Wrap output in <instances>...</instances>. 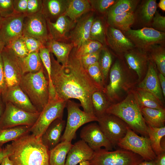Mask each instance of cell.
Returning <instances> with one entry per match:
<instances>
[{"instance_id": "obj_36", "label": "cell", "mask_w": 165, "mask_h": 165, "mask_svg": "<svg viewBox=\"0 0 165 165\" xmlns=\"http://www.w3.org/2000/svg\"><path fill=\"white\" fill-rule=\"evenodd\" d=\"M146 52L150 59L155 64L158 72L165 76V45H154Z\"/></svg>"}, {"instance_id": "obj_11", "label": "cell", "mask_w": 165, "mask_h": 165, "mask_svg": "<svg viewBox=\"0 0 165 165\" xmlns=\"http://www.w3.org/2000/svg\"><path fill=\"white\" fill-rule=\"evenodd\" d=\"M123 32L136 48L146 52L154 45L165 44V32L152 28L144 27L138 29L130 28Z\"/></svg>"}, {"instance_id": "obj_16", "label": "cell", "mask_w": 165, "mask_h": 165, "mask_svg": "<svg viewBox=\"0 0 165 165\" xmlns=\"http://www.w3.org/2000/svg\"><path fill=\"white\" fill-rule=\"evenodd\" d=\"M25 18L23 35L36 38L45 45L49 38L46 20L42 12Z\"/></svg>"}, {"instance_id": "obj_18", "label": "cell", "mask_w": 165, "mask_h": 165, "mask_svg": "<svg viewBox=\"0 0 165 165\" xmlns=\"http://www.w3.org/2000/svg\"><path fill=\"white\" fill-rule=\"evenodd\" d=\"M106 38L107 45L116 54L117 56L123 57L125 52L135 47L132 42L122 31L107 24Z\"/></svg>"}, {"instance_id": "obj_13", "label": "cell", "mask_w": 165, "mask_h": 165, "mask_svg": "<svg viewBox=\"0 0 165 165\" xmlns=\"http://www.w3.org/2000/svg\"><path fill=\"white\" fill-rule=\"evenodd\" d=\"M98 125L113 146L125 135L129 127L123 120L112 114L106 113L98 118Z\"/></svg>"}, {"instance_id": "obj_6", "label": "cell", "mask_w": 165, "mask_h": 165, "mask_svg": "<svg viewBox=\"0 0 165 165\" xmlns=\"http://www.w3.org/2000/svg\"><path fill=\"white\" fill-rule=\"evenodd\" d=\"M80 106L70 99L67 101L65 107L68 112L67 119L61 142H71L75 138L76 132L80 127L91 122H97V118L81 110Z\"/></svg>"}, {"instance_id": "obj_60", "label": "cell", "mask_w": 165, "mask_h": 165, "mask_svg": "<svg viewBox=\"0 0 165 165\" xmlns=\"http://www.w3.org/2000/svg\"><path fill=\"white\" fill-rule=\"evenodd\" d=\"M79 165H90V164L89 160H85L80 162Z\"/></svg>"}, {"instance_id": "obj_56", "label": "cell", "mask_w": 165, "mask_h": 165, "mask_svg": "<svg viewBox=\"0 0 165 165\" xmlns=\"http://www.w3.org/2000/svg\"><path fill=\"white\" fill-rule=\"evenodd\" d=\"M4 103L2 96L0 95V121L5 108V104L4 105Z\"/></svg>"}, {"instance_id": "obj_61", "label": "cell", "mask_w": 165, "mask_h": 165, "mask_svg": "<svg viewBox=\"0 0 165 165\" xmlns=\"http://www.w3.org/2000/svg\"><path fill=\"white\" fill-rule=\"evenodd\" d=\"M5 46V45L4 43L0 40V51H2Z\"/></svg>"}, {"instance_id": "obj_55", "label": "cell", "mask_w": 165, "mask_h": 165, "mask_svg": "<svg viewBox=\"0 0 165 165\" xmlns=\"http://www.w3.org/2000/svg\"><path fill=\"white\" fill-rule=\"evenodd\" d=\"M7 156L8 157V154L5 148L0 147V164L4 159Z\"/></svg>"}, {"instance_id": "obj_25", "label": "cell", "mask_w": 165, "mask_h": 165, "mask_svg": "<svg viewBox=\"0 0 165 165\" xmlns=\"http://www.w3.org/2000/svg\"><path fill=\"white\" fill-rule=\"evenodd\" d=\"M66 122L62 118H58L48 126L40 139L43 144L50 150L61 141V134L65 127Z\"/></svg>"}, {"instance_id": "obj_30", "label": "cell", "mask_w": 165, "mask_h": 165, "mask_svg": "<svg viewBox=\"0 0 165 165\" xmlns=\"http://www.w3.org/2000/svg\"><path fill=\"white\" fill-rule=\"evenodd\" d=\"M72 145L71 142H61L49 150V165H65L67 155Z\"/></svg>"}, {"instance_id": "obj_57", "label": "cell", "mask_w": 165, "mask_h": 165, "mask_svg": "<svg viewBox=\"0 0 165 165\" xmlns=\"http://www.w3.org/2000/svg\"><path fill=\"white\" fill-rule=\"evenodd\" d=\"M0 165H14L8 156L5 157Z\"/></svg>"}, {"instance_id": "obj_34", "label": "cell", "mask_w": 165, "mask_h": 165, "mask_svg": "<svg viewBox=\"0 0 165 165\" xmlns=\"http://www.w3.org/2000/svg\"><path fill=\"white\" fill-rule=\"evenodd\" d=\"M38 53H30L25 57L19 58L24 75L35 73L44 68Z\"/></svg>"}, {"instance_id": "obj_53", "label": "cell", "mask_w": 165, "mask_h": 165, "mask_svg": "<svg viewBox=\"0 0 165 165\" xmlns=\"http://www.w3.org/2000/svg\"><path fill=\"white\" fill-rule=\"evenodd\" d=\"M158 76L164 97H165V76L158 72Z\"/></svg>"}, {"instance_id": "obj_3", "label": "cell", "mask_w": 165, "mask_h": 165, "mask_svg": "<svg viewBox=\"0 0 165 165\" xmlns=\"http://www.w3.org/2000/svg\"><path fill=\"white\" fill-rule=\"evenodd\" d=\"M117 57L110 70L109 81L104 92L111 105L121 101L123 95L138 83L137 75L128 66L123 57Z\"/></svg>"}, {"instance_id": "obj_47", "label": "cell", "mask_w": 165, "mask_h": 165, "mask_svg": "<svg viewBox=\"0 0 165 165\" xmlns=\"http://www.w3.org/2000/svg\"><path fill=\"white\" fill-rule=\"evenodd\" d=\"M13 0H0V15L3 18L15 13Z\"/></svg>"}, {"instance_id": "obj_24", "label": "cell", "mask_w": 165, "mask_h": 165, "mask_svg": "<svg viewBox=\"0 0 165 165\" xmlns=\"http://www.w3.org/2000/svg\"><path fill=\"white\" fill-rule=\"evenodd\" d=\"M94 151L82 140L72 145L66 158L65 165H77L81 162L90 160Z\"/></svg>"}, {"instance_id": "obj_52", "label": "cell", "mask_w": 165, "mask_h": 165, "mask_svg": "<svg viewBox=\"0 0 165 165\" xmlns=\"http://www.w3.org/2000/svg\"><path fill=\"white\" fill-rule=\"evenodd\" d=\"M1 52L0 51V95H2L7 88L4 75Z\"/></svg>"}, {"instance_id": "obj_49", "label": "cell", "mask_w": 165, "mask_h": 165, "mask_svg": "<svg viewBox=\"0 0 165 165\" xmlns=\"http://www.w3.org/2000/svg\"><path fill=\"white\" fill-rule=\"evenodd\" d=\"M42 7V0H28L27 9L24 14L25 17L41 12Z\"/></svg>"}, {"instance_id": "obj_23", "label": "cell", "mask_w": 165, "mask_h": 165, "mask_svg": "<svg viewBox=\"0 0 165 165\" xmlns=\"http://www.w3.org/2000/svg\"><path fill=\"white\" fill-rule=\"evenodd\" d=\"M156 0H141L134 13V23L140 28L150 27L152 20L157 11Z\"/></svg>"}, {"instance_id": "obj_10", "label": "cell", "mask_w": 165, "mask_h": 165, "mask_svg": "<svg viewBox=\"0 0 165 165\" xmlns=\"http://www.w3.org/2000/svg\"><path fill=\"white\" fill-rule=\"evenodd\" d=\"M5 104L4 110L0 121V129L20 126L31 127L36 121L40 113L27 112L9 102Z\"/></svg>"}, {"instance_id": "obj_2", "label": "cell", "mask_w": 165, "mask_h": 165, "mask_svg": "<svg viewBox=\"0 0 165 165\" xmlns=\"http://www.w3.org/2000/svg\"><path fill=\"white\" fill-rule=\"evenodd\" d=\"M14 165H49V151L40 138L30 134L5 147Z\"/></svg>"}, {"instance_id": "obj_51", "label": "cell", "mask_w": 165, "mask_h": 165, "mask_svg": "<svg viewBox=\"0 0 165 165\" xmlns=\"http://www.w3.org/2000/svg\"><path fill=\"white\" fill-rule=\"evenodd\" d=\"M13 2L15 13L24 15L27 9L28 0H13Z\"/></svg>"}, {"instance_id": "obj_20", "label": "cell", "mask_w": 165, "mask_h": 165, "mask_svg": "<svg viewBox=\"0 0 165 165\" xmlns=\"http://www.w3.org/2000/svg\"><path fill=\"white\" fill-rule=\"evenodd\" d=\"M1 96L4 103H10L16 107L27 112H39L19 85L7 88Z\"/></svg>"}, {"instance_id": "obj_50", "label": "cell", "mask_w": 165, "mask_h": 165, "mask_svg": "<svg viewBox=\"0 0 165 165\" xmlns=\"http://www.w3.org/2000/svg\"><path fill=\"white\" fill-rule=\"evenodd\" d=\"M151 28L158 31L165 32V16L156 11L152 20Z\"/></svg>"}, {"instance_id": "obj_44", "label": "cell", "mask_w": 165, "mask_h": 165, "mask_svg": "<svg viewBox=\"0 0 165 165\" xmlns=\"http://www.w3.org/2000/svg\"><path fill=\"white\" fill-rule=\"evenodd\" d=\"M5 46L11 49L16 56L20 58L25 57L29 54L22 36Z\"/></svg>"}, {"instance_id": "obj_19", "label": "cell", "mask_w": 165, "mask_h": 165, "mask_svg": "<svg viewBox=\"0 0 165 165\" xmlns=\"http://www.w3.org/2000/svg\"><path fill=\"white\" fill-rule=\"evenodd\" d=\"M49 39L64 42L69 39L70 32L76 22L63 15L54 22L46 20Z\"/></svg>"}, {"instance_id": "obj_33", "label": "cell", "mask_w": 165, "mask_h": 165, "mask_svg": "<svg viewBox=\"0 0 165 165\" xmlns=\"http://www.w3.org/2000/svg\"><path fill=\"white\" fill-rule=\"evenodd\" d=\"M31 127L20 126L0 129V147L5 143L16 141L22 137L30 134Z\"/></svg>"}, {"instance_id": "obj_7", "label": "cell", "mask_w": 165, "mask_h": 165, "mask_svg": "<svg viewBox=\"0 0 165 165\" xmlns=\"http://www.w3.org/2000/svg\"><path fill=\"white\" fill-rule=\"evenodd\" d=\"M144 160L139 155L124 149L109 151L105 149L94 151L90 165H137Z\"/></svg>"}, {"instance_id": "obj_27", "label": "cell", "mask_w": 165, "mask_h": 165, "mask_svg": "<svg viewBox=\"0 0 165 165\" xmlns=\"http://www.w3.org/2000/svg\"><path fill=\"white\" fill-rule=\"evenodd\" d=\"M45 46L56 57L57 61L62 66L68 64L70 53L74 48L72 43H66L49 39Z\"/></svg>"}, {"instance_id": "obj_9", "label": "cell", "mask_w": 165, "mask_h": 165, "mask_svg": "<svg viewBox=\"0 0 165 165\" xmlns=\"http://www.w3.org/2000/svg\"><path fill=\"white\" fill-rule=\"evenodd\" d=\"M117 145L123 149L139 155L145 161L155 160L157 157L149 138L139 136L129 127L125 136L118 141Z\"/></svg>"}, {"instance_id": "obj_4", "label": "cell", "mask_w": 165, "mask_h": 165, "mask_svg": "<svg viewBox=\"0 0 165 165\" xmlns=\"http://www.w3.org/2000/svg\"><path fill=\"white\" fill-rule=\"evenodd\" d=\"M106 113L118 117L134 132L148 138V126L132 90L127 93L123 99L111 105Z\"/></svg>"}, {"instance_id": "obj_43", "label": "cell", "mask_w": 165, "mask_h": 165, "mask_svg": "<svg viewBox=\"0 0 165 165\" xmlns=\"http://www.w3.org/2000/svg\"><path fill=\"white\" fill-rule=\"evenodd\" d=\"M39 54L44 68L46 70L49 82V86L53 85L51 79V60L50 52L45 46L39 50Z\"/></svg>"}, {"instance_id": "obj_12", "label": "cell", "mask_w": 165, "mask_h": 165, "mask_svg": "<svg viewBox=\"0 0 165 165\" xmlns=\"http://www.w3.org/2000/svg\"><path fill=\"white\" fill-rule=\"evenodd\" d=\"M1 53L7 88L19 85L24 74L19 57L11 49L6 46H4Z\"/></svg>"}, {"instance_id": "obj_45", "label": "cell", "mask_w": 165, "mask_h": 165, "mask_svg": "<svg viewBox=\"0 0 165 165\" xmlns=\"http://www.w3.org/2000/svg\"><path fill=\"white\" fill-rule=\"evenodd\" d=\"M118 0H89L92 10L101 14H106L109 8Z\"/></svg>"}, {"instance_id": "obj_39", "label": "cell", "mask_w": 165, "mask_h": 165, "mask_svg": "<svg viewBox=\"0 0 165 165\" xmlns=\"http://www.w3.org/2000/svg\"><path fill=\"white\" fill-rule=\"evenodd\" d=\"M147 126L148 138L152 149L157 156L165 152V148L162 147L160 142L165 135V127L157 128Z\"/></svg>"}, {"instance_id": "obj_37", "label": "cell", "mask_w": 165, "mask_h": 165, "mask_svg": "<svg viewBox=\"0 0 165 165\" xmlns=\"http://www.w3.org/2000/svg\"><path fill=\"white\" fill-rule=\"evenodd\" d=\"M93 110L94 116L98 118L106 113V111L111 105L105 94L97 90L92 96Z\"/></svg>"}, {"instance_id": "obj_29", "label": "cell", "mask_w": 165, "mask_h": 165, "mask_svg": "<svg viewBox=\"0 0 165 165\" xmlns=\"http://www.w3.org/2000/svg\"><path fill=\"white\" fill-rule=\"evenodd\" d=\"M91 10L88 0H70L68 7L64 15L76 22L82 16Z\"/></svg>"}, {"instance_id": "obj_22", "label": "cell", "mask_w": 165, "mask_h": 165, "mask_svg": "<svg viewBox=\"0 0 165 165\" xmlns=\"http://www.w3.org/2000/svg\"><path fill=\"white\" fill-rule=\"evenodd\" d=\"M158 73L155 64L150 59L145 77L136 87L151 93L164 104V97L159 83Z\"/></svg>"}, {"instance_id": "obj_48", "label": "cell", "mask_w": 165, "mask_h": 165, "mask_svg": "<svg viewBox=\"0 0 165 165\" xmlns=\"http://www.w3.org/2000/svg\"><path fill=\"white\" fill-rule=\"evenodd\" d=\"M101 50L80 57L82 65L86 70L90 66L98 62Z\"/></svg>"}, {"instance_id": "obj_40", "label": "cell", "mask_w": 165, "mask_h": 165, "mask_svg": "<svg viewBox=\"0 0 165 165\" xmlns=\"http://www.w3.org/2000/svg\"><path fill=\"white\" fill-rule=\"evenodd\" d=\"M113 56L107 48L104 46L101 50L98 61L99 66L103 74L106 83L112 66Z\"/></svg>"}, {"instance_id": "obj_62", "label": "cell", "mask_w": 165, "mask_h": 165, "mask_svg": "<svg viewBox=\"0 0 165 165\" xmlns=\"http://www.w3.org/2000/svg\"><path fill=\"white\" fill-rule=\"evenodd\" d=\"M3 18L0 15V26H1V24H2V23Z\"/></svg>"}, {"instance_id": "obj_8", "label": "cell", "mask_w": 165, "mask_h": 165, "mask_svg": "<svg viewBox=\"0 0 165 165\" xmlns=\"http://www.w3.org/2000/svg\"><path fill=\"white\" fill-rule=\"evenodd\" d=\"M66 101L60 99L49 101L46 105L40 112L36 121L30 129L31 134L40 138L48 126L58 118H63Z\"/></svg>"}, {"instance_id": "obj_1", "label": "cell", "mask_w": 165, "mask_h": 165, "mask_svg": "<svg viewBox=\"0 0 165 165\" xmlns=\"http://www.w3.org/2000/svg\"><path fill=\"white\" fill-rule=\"evenodd\" d=\"M50 56L51 79L58 97L64 101L71 98L78 100L84 112L94 115L92 96L99 90L83 67L80 57L75 54L74 48L65 66L58 63L51 53Z\"/></svg>"}, {"instance_id": "obj_32", "label": "cell", "mask_w": 165, "mask_h": 165, "mask_svg": "<svg viewBox=\"0 0 165 165\" xmlns=\"http://www.w3.org/2000/svg\"><path fill=\"white\" fill-rule=\"evenodd\" d=\"M134 21V12L124 13L107 17L106 24L108 25L120 30L122 32L131 28Z\"/></svg>"}, {"instance_id": "obj_38", "label": "cell", "mask_w": 165, "mask_h": 165, "mask_svg": "<svg viewBox=\"0 0 165 165\" xmlns=\"http://www.w3.org/2000/svg\"><path fill=\"white\" fill-rule=\"evenodd\" d=\"M140 0H118L109 9L107 17L122 14L128 12L134 13Z\"/></svg>"}, {"instance_id": "obj_46", "label": "cell", "mask_w": 165, "mask_h": 165, "mask_svg": "<svg viewBox=\"0 0 165 165\" xmlns=\"http://www.w3.org/2000/svg\"><path fill=\"white\" fill-rule=\"evenodd\" d=\"M29 53L39 52L40 50L45 45L41 41L32 37L22 36Z\"/></svg>"}, {"instance_id": "obj_14", "label": "cell", "mask_w": 165, "mask_h": 165, "mask_svg": "<svg viewBox=\"0 0 165 165\" xmlns=\"http://www.w3.org/2000/svg\"><path fill=\"white\" fill-rule=\"evenodd\" d=\"M25 17L24 14L15 13L3 18L0 26V40L5 46L23 36Z\"/></svg>"}, {"instance_id": "obj_35", "label": "cell", "mask_w": 165, "mask_h": 165, "mask_svg": "<svg viewBox=\"0 0 165 165\" xmlns=\"http://www.w3.org/2000/svg\"><path fill=\"white\" fill-rule=\"evenodd\" d=\"M106 22L104 18L98 16L94 18L91 25L89 39L99 42L107 46L106 38Z\"/></svg>"}, {"instance_id": "obj_15", "label": "cell", "mask_w": 165, "mask_h": 165, "mask_svg": "<svg viewBox=\"0 0 165 165\" xmlns=\"http://www.w3.org/2000/svg\"><path fill=\"white\" fill-rule=\"evenodd\" d=\"M80 136L94 151L100 149L102 147L107 150H112L113 146L96 123H90L83 127Z\"/></svg>"}, {"instance_id": "obj_59", "label": "cell", "mask_w": 165, "mask_h": 165, "mask_svg": "<svg viewBox=\"0 0 165 165\" xmlns=\"http://www.w3.org/2000/svg\"><path fill=\"white\" fill-rule=\"evenodd\" d=\"M158 6L163 11H165V0H160L159 2L157 4Z\"/></svg>"}, {"instance_id": "obj_17", "label": "cell", "mask_w": 165, "mask_h": 165, "mask_svg": "<svg viewBox=\"0 0 165 165\" xmlns=\"http://www.w3.org/2000/svg\"><path fill=\"white\" fill-rule=\"evenodd\" d=\"M123 57L129 67L137 75L138 83L140 82L148 70L150 60L148 53L135 47L125 52Z\"/></svg>"}, {"instance_id": "obj_54", "label": "cell", "mask_w": 165, "mask_h": 165, "mask_svg": "<svg viewBox=\"0 0 165 165\" xmlns=\"http://www.w3.org/2000/svg\"><path fill=\"white\" fill-rule=\"evenodd\" d=\"M156 165H165V152L157 156L154 160Z\"/></svg>"}, {"instance_id": "obj_21", "label": "cell", "mask_w": 165, "mask_h": 165, "mask_svg": "<svg viewBox=\"0 0 165 165\" xmlns=\"http://www.w3.org/2000/svg\"><path fill=\"white\" fill-rule=\"evenodd\" d=\"M94 18V13H90L77 21L69 36V39L74 47L78 48L83 43L89 40L91 27Z\"/></svg>"}, {"instance_id": "obj_58", "label": "cell", "mask_w": 165, "mask_h": 165, "mask_svg": "<svg viewBox=\"0 0 165 165\" xmlns=\"http://www.w3.org/2000/svg\"><path fill=\"white\" fill-rule=\"evenodd\" d=\"M137 165H156L154 160L142 161Z\"/></svg>"}, {"instance_id": "obj_28", "label": "cell", "mask_w": 165, "mask_h": 165, "mask_svg": "<svg viewBox=\"0 0 165 165\" xmlns=\"http://www.w3.org/2000/svg\"><path fill=\"white\" fill-rule=\"evenodd\" d=\"M132 91L140 108L165 109L164 104L155 95L145 90L135 87Z\"/></svg>"}, {"instance_id": "obj_26", "label": "cell", "mask_w": 165, "mask_h": 165, "mask_svg": "<svg viewBox=\"0 0 165 165\" xmlns=\"http://www.w3.org/2000/svg\"><path fill=\"white\" fill-rule=\"evenodd\" d=\"M70 0H43L42 13L46 18L53 22L65 13Z\"/></svg>"}, {"instance_id": "obj_31", "label": "cell", "mask_w": 165, "mask_h": 165, "mask_svg": "<svg viewBox=\"0 0 165 165\" xmlns=\"http://www.w3.org/2000/svg\"><path fill=\"white\" fill-rule=\"evenodd\" d=\"M141 109L143 117L147 125L157 128L164 127L165 109H159L142 107Z\"/></svg>"}, {"instance_id": "obj_5", "label": "cell", "mask_w": 165, "mask_h": 165, "mask_svg": "<svg viewBox=\"0 0 165 165\" xmlns=\"http://www.w3.org/2000/svg\"><path fill=\"white\" fill-rule=\"evenodd\" d=\"M48 79L44 68L35 73L24 74L19 85L40 112L49 101Z\"/></svg>"}, {"instance_id": "obj_41", "label": "cell", "mask_w": 165, "mask_h": 165, "mask_svg": "<svg viewBox=\"0 0 165 165\" xmlns=\"http://www.w3.org/2000/svg\"><path fill=\"white\" fill-rule=\"evenodd\" d=\"M86 70L98 90L104 92L106 83L98 62L90 66Z\"/></svg>"}, {"instance_id": "obj_42", "label": "cell", "mask_w": 165, "mask_h": 165, "mask_svg": "<svg viewBox=\"0 0 165 165\" xmlns=\"http://www.w3.org/2000/svg\"><path fill=\"white\" fill-rule=\"evenodd\" d=\"M104 46L98 42L88 40L78 48L74 47L75 54L81 57L87 54L94 53L101 50Z\"/></svg>"}]
</instances>
